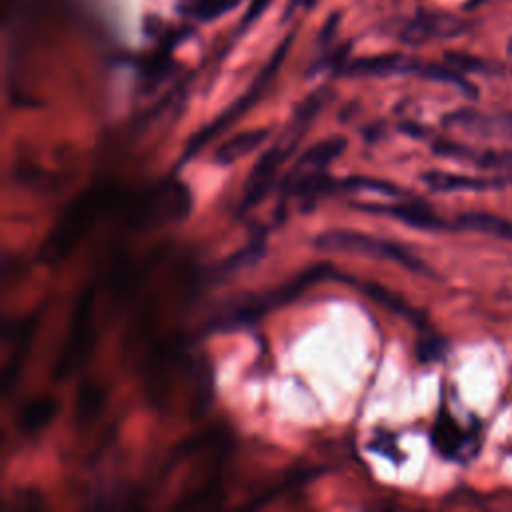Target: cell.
Returning <instances> with one entry per match:
<instances>
[{
  "label": "cell",
  "mask_w": 512,
  "mask_h": 512,
  "mask_svg": "<svg viewBox=\"0 0 512 512\" xmlns=\"http://www.w3.org/2000/svg\"><path fill=\"white\" fill-rule=\"evenodd\" d=\"M112 200V190L106 186H92L80 196H76L56 222V226L46 236L40 258L48 264H54L66 258L78 240L90 230L92 222L100 216L102 208Z\"/></svg>",
  "instance_id": "1"
},
{
  "label": "cell",
  "mask_w": 512,
  "mask_h": 512,
  "mask_svg": "<svg viewBox=\"0 0 512 512\" xmlns=\"http://www.w3.org/2000/svg\"><path fill=\"white\" fill-rule=\"evenodd\" d=\"M316 246L322 250H336V252H352V254H362L370 258H380L394 262L410 272L416 274H432L426 262H422L412 250L406 246L378 238L372 234H364L358 230H328L320 236H316Z\"/></svg>",
  "instance_id": "2"
},
{
  "label": "cell",
  "mask_w": 512,
  "mask_h": 512,
  "mask_svg": "<svg viewBox=\"0 0 512 512\" xmlns=\"http://www.w3.org/2000/svg\"><path fill=\"white\" fill-rule=\"evenodd\" d=\"M92 308H94V288L86 286V290L80 294V300L76 304L62 354L54 364V370H52L54 380L68 378L88 358L92 348Z\"/></svg>",
  "instance_id": "3"
},
{
  "label": "cell",
  "mask_w": 512,
  "mask_h": 512,
  "mask_svg": "<svg viewBox=\"0 0 512 512\" xmlns=\"http://www.w3.org/2000/svg\"><path fill=\"white\" fill-rule=\"evenodd\" d=\"M470 26H472L470 20L450 12H420L402 26L400 40L416 46L432 40L462 36L470 30Z\"/></svg>",
  "instance_id": "4"
},
{
  "label": "cell",
  "mask_w": 512,
  "mask_h": 512,
  "mask_svg": "<svg viewBox=\"0 0 512 512\" xmlns=\"http://www.w3.org/2000/svg\"><path fill=\"white\" fill-rule=\"evenodd\" d=\"M288 44L290 42H284L278 50H276V54H274V58L270 60V64L262 70V74H260V78H258V82L252 86V90L246 94V96H242V100H238L232 108H228L216 122H212L208 128H204L202 132H198L192 140H190V144H188V152L186 154H196L204 144H206V140H210L212 136H216L226 124H230L232 120H236L240 114H244L248 108H250V104L260 96V92H262V88L268 84V80H270V76L276 72V68L280 66V62H282V58H284V54H286V48H288Z\"/></svg>",
  "instance_id": "5"
},
{
  "label": "cell",
  "mask_w": 512,
  "mask_h": 512,
  "mask_svg": "<svg viewBox=\"0 0 512 512\" xmlns=\"http://www.w3.org/2000/svg\"><path fill=\"white\" fill-rule=\"evenodd\" d=\"M296 144V138H290L288 142L282 140L278 142L274 148H270L262 158L260 162L254 166L248 182H246V188H244V198L240 202V212H246L250 206L258 204L266 192L270 190L272 186V180L280 168V164L284 162L286 154L294 148Z\"/></svg>",
  "instance_id": "6"
},
{
  "label": "cell",
  "mask_w": 512,
  "mask_h": 512,
  "mask_svg": "<svg viewBox=\"0 0 512 512\" xmlns=\"http://www.w3.org/2000/svg\"><path fill=\"white\" fill-rule=\"evenodd\" d=\"M354 208H364L368 212H378V214H388L412 228L418 230H444L448 224L426 204L422 202H400V204H362L356 202Z\"/></svg>",
  "instance_id": "7"
},
{
  "label": "cell",
  "mask_w": 512,
  "mask_h": 512,
  "mask_svg": "<svg viewBox=\"0 0 512 512\" xmlns=\"http://www.w3.org/2000/svg\"><path fill=\"white\" fill-rule=\"evenodd\" d=\"M426 62L404 54H384L358 58L344 66V72L350 76H392V74H420Z\"/></svg>",
  "instance_id": "8"
},
{
  "label": "cell",
  "mask_w": 512,
  "mask_h": 512,
  "mask_svg": "<svg viewBox=\"0 0 512 512\" xmlns=\"http://www.w3.org/2000/svg\"><path fill=\"white\" fill-rule=\"evenodd\" d=\"M38 320L36 316H26L24 320L18 322L16 326V332H14V348H12V354L10 358L4 362V370H2V390H4V396L10 394L14 382L18 380L20 376V370H22V362H24V356L30 348V342L34 338V328H36Z\"/></svg>",
  "instance_id": "9"
},
{
  "label": "cell",
  "mask_w": 512,
  "mask_h": 512,
  "mask_svg": "<svg viewBox=\"0 0 512 512\" xmlns=\"http://www.w3.org/2000/svg\"><path fill=\"white\" fill-rule=\"evenodd\" d=\"M344 148H346V138H342V136L326 138V140L310 146L288 176H306V174H314V172H324V168L332 160H336L344 152Z\"/></svg>",
  "instance_id": "10"
},
{
  "label": "cell",
  "mask_w": 512,
  "mask_h": 512,
  "mask_svg": "<svg viewBox=\"0 0 512 512\" xmlns=\"http://www.w3.org/2000/svg\"><path fill=\"white\" fill-rule=\"evenodd\" d=\"M432 442L436 450L442 452L446 458L466 460L464 450L468 444V436L460 430V426L454 422V418L448 412H442L436 418V424L432 430Z\"/></svg>",
  "instance_id": "11"
},
{
  "label": "cell",
  "mask_w": 512,
  "mask_h": 512,
  "mask_svg": "<svg viewBox=\"0 0 512 512\" xmlns=\"http://www.w3.org/2000/svg\"><path fill=\"white\" fill-rule=\"evenodd\" d=\"M270 136V132L266 128H256V130H244L234 134L232 138L224 140V144H220L214 152V162L216 164H234L236 160L248 156L250 152H254L260 144L266 142V138Z\"/></svg>",
  "instance_id": "12"
},
{
  "label": "cell",
  "mask_w": 512,
  "mask_h": 512,
  "mask_svg": "<svg viewBox=\"0 0 512 512\" xmlns=\"http://www.w3.org/2000/svg\"><path fill=\"white\" fill-rule=\"evenodd\" d=\"M58 404L52 396H38L28 400L18 412V430L22 434H36L44 430L56 416Z\"/></svg>",
  "instance_id": "13"
},
{
  "label": "cell",
  "mask_w": 512,
  "mask_h": 512,
  "mask_svg": "<svg viewBox=\"0 0 512 512\" xmlns=\"http://www.w3.org/2000/svg\"><path fill=\"white\" fill-rule=\"evenodd\" d=\"M454 226L460 228V230L482 232V234H490V236H496L500 240L512 242V222L502 218V216H498V214L466 212V214L458 216Z\"/></svg>",
  "instance_id": "14"
},
{
  "label": "cell",
  "mask_w": 512,
  "mask_h": 512,
  "mask_svg": "<svg viewBox=\"0 0 512 512\" xmlns=\"http://www.w3.org/2000/svg\"><path fill=\"white\" fill-rule=\"evenodd\" d=\"M422 180L428 188L436 192H462V190H486L490 186H496L498 180H486L476 176H464V174H450L442 170H430L424 172Z\"/></svg>",
  "instance_id": "15"
},
{
  "label": "cell",
  "mask_w": 512,
  "mask_h": 512,
  "mask_svg": "<svg viewBox=\"0 0 512 512\" xmlns=\"http://www.w3.org/2000/svg\"><path fill=\"white\" fill-rule=\"evenodd\" d=\"M240 0H182L178 12L194 22H210L234 10Z\"/></svg>",
  "instance_id": "16"
},
{
  "label": "cell",
  "mask_w": 512,
  "mask_h": 512,
  "mask_svg": "<svg viewBox=\"0 0 512 512\" xmlns=\"http://www.w3.org/2000/svg\"><path fill=\"white\" fill-rule=\"evenodd\" d=\"M104 404V392L96 382H84L78 392L76 402V416L80 422H90L94 416H98L100 408Z\"/></svg>",
  "instance_id": "17"
},
{
  "label": "cell",
  "mask_w": 512,
  "mask_h": 512,
  "mask_svg": "<svg viewBox=\"0 0 512 512\" xmlns=\"http://www.w3.org/2000/svg\"><path fill=\"white\" fill-rule=\"evenodd\" d=\"M446 64L460 72H476V74H498L502 68L496 62L462 54V52H446Z\"/></svg>",
  "instance_id": "18"
},
{
  "label": "cell",
  "mask_w": 512,
  "mask_h": 512,
  "mask_svg": "<svg viewBox=\"0 0 512 512\" xmlns=\"http://www.w3.org/2000/svg\"><path fill=\"white\" fill-rule=\"evenodd\" d=\"M444 352V342L436 336H428L418 344V356L422 362H432L438 360Z\"/></svg>",
  "instance_id": "19"
},
{
  "label": "cell",
  "mask_w": 512,
  "mask_h": 512,
  "mask_svg": "<svg viewBox=\"0 0 512 512\" xmlns=\"http://www.w3.org/2000/svg\"><path fill=\"white\" fill-rule=\"evenodd\" d=\"M270 0H252L250 2V6H248V12H246V18H244V22H250L254 16H258L264 8H266V4H268Z\"/></svg>",
  "instance_id": "20"
},
{
  "label": "cell",
  "mask_w": 512,
  "mask_h": 512,
  "mask_svg": "<svg viewBox=\"0 0 512 512\" xmlns=\"http://www.w3.org/2000/svg\"><path fill=\"white\" fill-rule=\"evenodd\" d=\"M316 2H318V0H290V6H292V8H298V6H300V8H312Z\"/></svg>",
  "instance_id": "21"
},
{
  "label": "cell",
  "mask_w": 512,
  "mask_h": 512,
  "mask_svg": "<svg viewBox=\"0 0 512 512\" xmlns=\"http://www.w3.org/2000/svg\"><path fill=\"white\" fill-rule=\"evenodd\" d=\"M498 184H512V170H510V172H506V174L498 180Z\"/></svg>",
  "instance_id": "22"
},
{
  "label": "cell",
  "mask_w": 512,
  "mask_h": 512,
  "mask_svg": "<svg viewBox=\"0 0 512 512\" xmlns=\"http://www.w3.org/2000/svg\"><path fill=\"white\" fill-rule=\"evenodd\" d=\"M486 0H468V4H466V8H472V6H480V4H484Z\"/></svg>",
  "instance_id": "23"
}]
</instances>
